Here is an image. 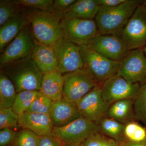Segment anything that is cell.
<instances>
[{
  "label": "cell",
  "instance_id": "cell-1",
  "mask_svg": "<svg viewBox=\"0 0 146 146\" xmlns=\"http://www.w3.org/2000/svg\"><path fill=\"white\" fill-rule=\"evenodd\" d=\"M2 72L13 82L16 93L40 91L43 74L32 55L1 66Z\"/></svg>",
  "mask_w": 146,
  "mask_h": 146
},
{
  "label": "cell",
  "instance_id": "cell-2",
  "mask_svg": "<svg viewBox=\"0 0 146 146\" xmlns=\"http://www.w3.org/2000/svg\"><path fill=\"white\" fill-rule=\"evenodd\" d=\"M143 1L126 0L115 7H100L95 19L98 34L119 35L136 9Z\"/></svg>",
  "mask_w": 146,
  "mask_h": 146
},
{
  "label": "cell",
  "instance_id": "cell-3",
  "mask_svg": "<svg viewBox=\"0 0 146 146\" xmlns=\"http://www.w3.org/2000/svg\"><path fill=\"white\" fill-rule=\"evenodd\" d=\"M28 18L33 35L40 44L52 46L63 39L60 25L63 18L61 13L50 10L33 13Z\"/></svg>",
  "mask_w": 146,
  "mask_h": 146
},
{
  "label": "cell",
  "instance_id": "cell-4",
  "mask_svg": "<svg viewBox=\"0 0 146 146\" xmlns=\"http://www.w3.org/2000/svg\"><path fill=\"white\" fill-rule=\"evenodd\" d=\"M84 68L99 83L117 73L120 61L110 59L97 52L88 45L80 46Z\"/></svg>",
  "mask_w": 146,
  "mask_h": 146
},
{
  "label": "cell",
  "instance_id": "cell-5",
  "mask_svg": "<svg viewBox=\"0 0 146 146\" xmlns=\"http://www.w3.org/2000/svg\"><path fill=\"white\" fill-rule=\"evenodd\" d=\"M100 132L96 123L81 117L62 127H53L51 134L64 145L80 146L89 136Z\"/></svg>",
  "mask_w": 146,
  "mask_h": 146
},
{
  "label": "cell",
  "instance_id": "cell-6",
  "mask_svg": "<svg viewBox=\"0 0 146 146\" xmlns=\"http://www.w3.org/2000/svg\"><path fill=\"white\" fill-rule=\"evenodd\" d=\"M60 25L63 39L79 46L89 44L98 34L95 20L63 17Z\"/></svg>",
  "mask_w": 146,
  "mask_h": 146
},
{
  "label": "cell",
  "instance_id": "cell-7",
  "mask_svg": "<svg viewBox=\"0 0 146 146\" xmlns=\"http://www.w3.org/2000/svg\"><path fill=\"white\" fill-rule=\"evenodd\" d=\"M63 97L76 103L100 84L83 68L63 75Z\"/></svg>",
  "mask_w": 146,
  "mask_h": 146
},
{
  "label": "cell",
  "instance_id": "cell-8",
  "mask_svg": "<svg viewBox=\"0 0 146 146\" xmlns=\"http://www.w3.org/2000/svg\"><path fill=\"white\" fill-rule=\"evenodd\" d=\"M119 35L130 50L146 46V8L143 3L136 9Z\"/></svg>",
  "mask_w": 146,
  "mask_h": 146
},
{
  "label": "cell",
  "instance_id": "cell-9",
  "mask_svg": "<svg viewBox=\"0 0 146 146\" xmlns=\"http://www.w3.org/2000/svg\"><path fill=\"white\" fill-rule=\"evenodd\" d=\"M75 104L82 117L96 123L107 117L110 106L103 98L100 84L97 85Z\"/></svg>",
  "mask_w": 146,
  "mask_h": 146
},
{
  "label": "cell",
  "instance_id": "cell-10",
  "mask_svg": "<svg viewBox=\"0 0 146 146\" xmlns=\"http://www.w3.org/2000/svg\"><path fill=\"white\" fill-rule=\"evenodd\" d=\"M52 47L57 58L58 72L65 74L83 69L80 46L63 38Z\"/></svg>",
  "mask_w": 146,
  "mask_h": 146
},
{
  "label": "cell",
  "instance_id": "cell-11",
  "mask_svg": "<svg viewBox=\"0 0 146 146\" xmlns=\"http://www.w3.org/2000/svg\"><path fill=\"white\" fill-rule=\"evenodd\" d=\"M140 87V83H131L116 74L102 83V96L111 105L120 100H134Z\"/></svg>",
  "mask_w": 146,
  "mask_h": 146
},
{
  "label": "cell",
  "instance_id": "cell-12",
  "mask_svg": "<svg viewBox=\"0 0 146 146\" xmlns=\"http://www.w3.org/2000/svg\"><path fill=\"white\" fill-rule=\"evenodd\" d=\"M117 74L132 83L146 80V57L143 48L130 50L120 61Z\"/></svg>",
  "mask_w": 146,
  "mask_h": 146
},
{
  "label": "cell",
  "instance_id": "cell-13",
  "mask_svg": "<svg viewBox=\"0 0 146 146\" xmlns=\"http://www.w3.org/2000/svg\"><path fill=\"white\" fill-rule=\"evenodd\" d=\"M105 57L121 61L130 50L120 35L98 34L87 45Z\"/></svg>",
  "mask_w": 146,
  "mask_h": 146
},
{
  "label": "cell",
  "instance_id": "cell-14",
  "mask_svg": "<svg viewBox=\"0 0 146 146\" xmlns=\"http://www.w3.org/2000/svg\"><path fill=\"white\" fill-rule=\"evenodd\" d=\"M35 46L28 27L23 29L3 51L0 56L1 66L31 55Z\"/></svg>",
  "mask_w": 146,
  "mask_h": 146
},
{
  "label": "cell",
  "instance_id": "cell-15",
  "mask_svg": "<svg viewBox=\"0 0 146 146\" xmlns=\"http://www.w3.org/2000/svg\"><path fill=\"white\" fill-rule=\"evenodd\" d=\"M53 127H62L69 124L82 116L75 103L64 98L53 102L49 113Z\"/></svg>",
  "mask_w": 146,
  "mask_h": 146
},
{
  "label": "cell",
  "instance_id": "cell-16",
  "mask_svg": "<svg viewBox=\"0 0 146 146\" xmlns=\"http://www.w3.org/2000/svg\"><path fill=\"white\" fill-rule=\"evenodd\" d=\"M18 126L39 136L51 134L53 126L49 114L25 112L18 115Z\"/></svg>",
  "mask_w": 146,
  "mask_h": 146
},
{
  "label": "cell",
  "instance_id": "cell-17",
  "mask_svg": "<svg viewBox=\"0 0 146 146\" xmlns=\"http://www.w3.org/2000/svg\"><path fill=\"white\" fill-rule=\"evenodd\" d=\"M32 56L43 75L57 71V58L51 46L40 44L35 41Z\"/></svg>",
  "mask_w": 146,
  "mask_h": 146
},
{
  "label": "cell",
  "instance_id": "cell-18",
  "mask_svg": "<svg viewBox=\"0 0 146 146\" xmlns=\"http://www.w3.org/2000/svg\"><path fill=\"white\" fill-rule=\"evenodd\" d=\"M29 24L27 18L18 13L0 28V50L3 51Z\"/></svg>",
  "mask_w": 146,
  "mask_h": 146
},
{
  "label": "cell",
  "instance_id": "cell-19",
  "mask_svg": "<svg viewBox=\"0 0 146 146\" xmlns=\"http://www.w3.org/2000/svg\"><path fill=\"white\" fill-rule=\"evenodd\" d=\"M64 78L63 75L56 71L43 75L40 91L53 101L63 98Z\"/></svg>",
  "mask_w": 146,
  "mask_h": 146
},
{
  "label": "cell",
  "instance_id": "cell-20",
  "mask_svg": "<svg viewBox=\"0 0 146 146\" xmlns=\"http://www.w3.org/2000/svg\"><path fill=\"white\" fill-rule=\"evenodd\" d=\"M100 7L97 0H77L63 13V17L94 20Z\"/></svg>",
  "mask_w": 146,
  "mask_h": 146
},
{
  "label": "cell",
  "instance_id": "cell-21",
  "mask_svg": "<svg viewBox=\"0 0 146 146\" xmlns=\"http://www.w3.org/2000/svg\"><path fill=\"white\" fill-rule=\"evenodd\" d=\"M133 100L124 99L115 102L110 106L107 117L125 124L130 121L134 116L133 111Z\"/></svg>",
  "mask_w": 146,
  "mask_h": 146
},
{
  "label": "cell",
  "instance_id": "cell-22",
  "mask_svg": "<svg viewBox=\"0 0 146 146\" xmlns=\"http://www.w3.org/2000/svg\"><path fill=\"white\" fill-rule=\"evenodd\" d=\"M100 132L117 143L125 139L124 134L125 124L106 117L96 123Z\"/></svg>",
  "mask_w": 146,
  "mask_h": 146
},
{
  "label": "cell",
  "instance_id": "cell-23",
  "mask_svg": "<svg viewBox=\"0 0 146 146\" xmlns=\"http://www.w3.org/2000/svg\"><path fill=\"white\" fill-rule=\"evenodd\" d=\"M16 91L12 81L1 72L0 75V109L12 107L16 98Z\"/></svg>",
  "mask_w": 146,
  "mask_h": 146
},
{
  "label": "cell",
  "instance_id": "cell-24",
  "mask_svg": "<svg viewBox=\"0 0 146 146\" xmlns=\"http://www.w3.org/2000/svg\"><path fill=\"white\" fill-rule=\"evenodd\" d=\"M39 91H25L17 94L11 108L19 115L26 112L38 96Z\"/></svg>",
  "mask_w": 146,
  "mask_h": 146
},
{
  "label": "cell",
  "instance_id": "cell-25",
  "mask_svg": "<svg viewBox=\"0 0 146 146\" xmlns=\"http://www.w3.org/2000/svg\"><path fill=\"white\" fill-rule=\"evenodd\" d=\"M133 111L136 119L146 124V80L133 100Z\"/></svg>",
  "mask_w": 146,
  "mask_h": 146
},
{
  "label": "cell",
  "instance_id": "cell-26",
  "mask_svg": "<svg viewBox=\"0 0 146 146\" xmlns=\"http://www.w3.org/2000/svg\"><path fill=\"white\" fill-rule=\"evenodd\" d=\"M124 134L125 139L133 142L146 140V129L136 122L131 121L125 125Z\"/></svg>",
  "mask_w": 146,
  "mask_h": 146
},
{
  "label": "cell",
  "instance_id": "cell-27",
  "mask_svg": "<svg viewBox=\"0 0 146 146\" xmlns=\"http://www.w3.org/2000/svg\"><path fill=\"white\" fill-rule=\"evenodd\" d=\"M53 101L39 91L38 96L26 112L49 114Z\"/></svg>",
  "mask_w": 146,
  "mask_h": 146
},
{
  "label": "cell",
  "instance_id": "cell-28",
  "mask_svg": "<svg viewBox=\"0 0 146 146\" xmlns=\"http://www.w3.org/2000/svg\"><path fill=\"white\" fill-rule=\"evenodd\" d=\"M39 136L27 129L17 132L13 146H37Z\"/></svg>",
  "mask_w": 146,
  "mask_h": 146
},
{
  "label": "cell",
  "instance_id": "cell-29",
  "mask_svg": "<svg viewBox=\"0 0 146 146\" xmlns=\"http://www.w3.org/2000/svg\"><path fill=\"white\" fill-rule=\"evenodd\" d=\"M117 146V141L105 136L100 132H98L89 136L80 146Z\"/></svg>",
  "mask_w": 146,
  "mask_h": 146
},
{
  "label": "cell",
  "instance_id": "cell-30",
  "mask_svg": "<svg viewBox=\"0 0 146 146\" xmlns=\"http://www.w3.org/2000/svg\"><path fill=\"white\" fill-rule=\"evenodd\" d=\"M18 115L12 108L0 109V129L18 125Z\"/></svg>",
  "mask_w": 146,
  "mask_h": 146
},
{
  "label": "cell",
  "instance_id": "cell-31",
  "mask_svg": "<svg viewBox=\"0 0 146 146\" xmlns=\"http://www.w3.org/2000/svg\"><path fill=\"white\" fill-rule=\"evenodd\" d=\"M16 5H21L47 11L51 9L53 4L52 0H16L13 1Z\"/></svg>",
  "mask_w": 146,
  "mask_h": 146
},
{
  "label": "cell",
  "instance_id": "cell-32",
  "mask_svg": "<svg viewBox=\"0 0 146 146\" xmlns=\"http://www.w3.org/2000/svg\"><path fill=\"white\" fill-rule=\"evenodd\" d=\"M0 26L4 25L16 13L13 1H0Z\"/></svg>",
  "mask_w": 146,
  "mask_h": 146
},
{
  "label": "cell",
  "instance_id": "cell-33",
  "mask_svg": "<svg viewBox=\"0 0 146 146\" xmlns=\"http://www.w3.org/2000/svg\"><path fill=\"white\" fill-rule=\"evenodd\" d=\"M17 132L11 128H5L0 131V146H8L13 144Z\"/></svg>",
  "mask_w": 146,
  "mask_h": 146
},
{
  "label": "cell",
  "instance_id": "cell-34",
  "mask_svg": "<svg viewBox=\"0 0 146 146\" xmlns=\"http://www.w3.org/2000/svg\"><path fill=\"white\" fill-rule=\"evenodd\" d=\"M62 142L51 134L39 136L37 146H63Z\"/></svg>",
  "mask_w": 146,
  "mask_h": 146
},
{
  "label": "cell",
  "instance_id": "cell-35",
  "mask_svg": "<svg viewBox=\"0 0 146 146\" xmlns=\"http://www.w3.org/2000/svg\"><path fill=\"white\" fill-rule=\"evenodd\" d=\"M76 0H55L51 10L63 14Z\"/></svg>",
  "mask_w": 146,
  "mask_h": 146
},
{
  "label": "cell",
  "instance_id": "cell-36",
  "mask_svg": "<svg viewBox=\"0 0 146 146\" xmlns=\"http://www.w3.org/2000/svg\"><path fill=\"white\" fill-rule=\"evenodd\" d=\"M100 7H113L118 6L125 1L126 0H97Z\"/></svg>",
  "mask_w": 146,
  "mask_h": 146
},
{
  "label": "cell",
  "instance_id": "cell-37",
  "mask_svg": "<svg viewBox=\"0 0 146 146\" xmlns=\"http://www.w3.org/2000/svg\"><path fill=\"white\" fill-rule=\"evenodd\" d=\"M118 146H146V140L141 142H133L125 139L118 143Z\"/></svg>",
  "mask_w": 146,
  "mask_h": 146
},
{
  "label": "cell",
  "instance_id": "cell-38",
  "mask_svg": "<svg viewBox=\"0 0 146 146\" xmlns=\"http://www.w3.org/2000/svg\"><path fill=\"white\" fill-rule=\"evenodd\" d=\"M143 50L144 52H145V56L146 57V46H145V47H144V48H143Z\"/></svg>",
  "mask_w": 146,
  "mask_h": 146
},
{
  "label": "cell",
  "instance_id": "cell-39",
  "mask_svg": "<svg viewBox=\"0 0 146 146\" xmlns=\"http://www.w3.org/2000/svg\"><path fill=\"white\" fill-rule=\"evenodd\" d=\"M143 5L146 8V1H144L143 2Z\"/></svg>",
  "mask_w": 146,
  "mask_h": 146
},
{
  "label": "cell",
  "instance_id": "cell-40",
  "mask_svg": "<svg viewBox=\"0 0 146 146\" xmlns=\"http://www.w3.org/2000/svg\"><path fill=\"white\" fill-rule=\"evenodd\" d=\"M63 146H67V145H64Z\"/></svg>",
  "mask_w": 146,
  "mask_h": 146
}]
</instances>
